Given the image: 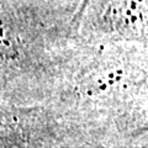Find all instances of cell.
Wrapping results in <instances>:
<instances>
[{
	"label": "cell",
	"instance_id": "6da1fadb",
	"mask_svg": "<svg viewBox=\"0 0 148 148\" xmlns=\"http://www.w3.org/2000/svg\"><path fill=\"white\" fill-rule=\"evenodd\" d=\"M48 105L95 147H147L148 45L77 40Z\"/></svg>",
	"mask_w": 148,
	"mask_h": 148
},
{
	"label": "cell",
	"instance_id": "7a4b0ae2",
	"mask_svg": "<svg viewBox=\"0 0 148 148\" xmlns=\"http://www.w3.org/2000/svg\"><path fill=\"white\" fill-rule=\"evenodd\" d=\"M78 3L0 0V104L49 103L77 40Z\"/></svg>",
	"mask_w": 148,
	"mask_h": 148
},
{
	"label": "cell",
	"instance_id": "3957f363",
	"mask_svg": "<svg viewBox=\"0 0 148 148\" xmlns=\"http://www.w3.org/2000/svg\"><path fill=\"white\" fill-rule=\"evenodd\" d=\"M95 147L52 105L0 104V148Z\"/></svg>",
	"mask_w": 148,
	"mask_h": 148
},
{
	"label": "cell",
	"instance_id": "277c9868",
	"mask_svg": "<svg viewBox=\"0 0 148 148\" xmlns=\"http://www.w3.org/2000/svg\"><path fill=\"white\" fill-rule=\"evenodd\" d=\"M77 35L89 43L148 45V0H89Z\"/></svg>",
	"mask_w": 148,
	"mask_h": 148
},
{
	"label": "cell",
	"instance_id": "5b68a950",
	"mask_svg": "<svg viewBox=\"0 0 148 148\" xmlns=\"http://www.w3.org/2000/svg\"><path fill=\"white\" fill-rule=\"evenodd\" d=\"M88 1H89V0H79V3H78V5H77V8H75V10H74V12H73L71 24H72L73 27H75V30H77L78 22H79V18H80L82 14H83V10H84V8L86 6Z\"/></svg>",
	"mask_w": 148,
	"mask_h": 148
}]
</instances>
